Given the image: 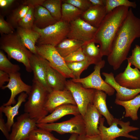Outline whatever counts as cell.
Returning <instances> with one entry per match:
<instances>
[{
    "label": "cell",
    "mask_w": 140,
    "mask_h": 140,
    "mask_svg": "<svg viewBox=\"0 0 140 140\" xmlns=\"http://www.w3.org/2000/svg\"><path fill=\"white\" fill-rule=\"evenodd\" d=\"M34 15V26L39 29L44 28L57 22L52 17L49 11L41 5L35 8Z\"/></svg>",
    "instance_id": "obj_25"
},
{
    "label": "cell",
    "mask_w": 140,
    "mask_h": 140,
    "mask_svg": "<svg viewBox=\"0 0 140 140\" xmlns=\"http://www.w3.org/2000/svg\"><path fill=\"white\" fill-rule=\"evenodd\" d=\"M0 47L9 58L22 63L28 72H32L30 59L33 53L25 46L17 32L2 35Z\"/></svg>",
    "instance_id": "obj_3"
},
{
    "label": "cell",
    "mask_w": 140,
    "mask_h": 140,
    "mask_svg": "<svg viewBox=\"0 0 140 140\" xmlns=\"http://www.w3.org/2000/svg\"><path fill=\"white\" fill-rule=\"evenodd\" d=\"M95 43L92 40L84 43L81 47L86 57L94 61L97 63L102 60L103 56L100 48L96 46Z\"/></svg>",
    "instance_id": "obj_29"
},
{
    "label": "cell",
    "mask_w": 140,
    "mask_h": 140,
    "mask_svg": "<svg viewBox=\"0 0 140 140\" xmlns=\"http://www.w3.org/2000/svg\"><path fill=\"white\" fill-rule=\"evenodd\" d=\"M104 121L105 118L101 117L99 121L98 128L101 140H113L119 137L138 139L137 137L129 134L139 129L138 128L130 126L129 121L124 122L115 118L111 125L107 127L104 125Z\"/></svg>",
    "instance_id": "obj_6"
},
{
    "label": "cell",
    "mask_w": 140,
    "mask_h": 140,
    "mask_svg": "<svg viewBox=\"0 0 140 140\" xmlns=\"http://www.w3.org/2000/svg\"><path fill=\"white\" fill-rule=\"evenodd\" d=\"M14 0H0V7L2 9H6L10 6L15 2Z\"/></svg>",
    "instance_id": "obj_45"
},
{
    "label": "cell",
    "mask_w": 140,
    "mask_h": 140,
    "mask_svg": "<svg viewBox=\"0 0 140 140\" xmlns=\"http://www.w3.org/2000/svg\"><path fill=\"white\" fill-rule=\"evenodd\" d=\"M45 0H26L22 1V4L27 5L35 8L40 5H42Z\"/></svg>",
    "instance_id": "obj_42"
},
{
    "label": "cell",
    "mask_w": 140,
    "mask_h": 140,
    "mask_svg": "<svg viewBox=\"0 0 140 140\" xmlns=\"http://www.w3.org/2000/svg\"><path fill=\"white\" fill-rule=\"evenodd\" d=\"M102 74L105 77V82L116 91V99L121 101H127L133 99L140 93V88L130 89L120 85L115 81L114 74L112 72H103Z\"/></svg>",
    "instance_id": "obj_17"
},
{
    "label": "cell",
    "mask_w": 140,
    "mask_h": 140,
    "mask_svg": "<svg viewBox=\"0 0 140 140\" xmlns=\"http://www.w3.org/2000/svg\"><path fill=\"white\" fill-rule=\"evenodd\" d=\"M107 14L105 5L92 6L83 12L80 18L91 25L97 28Z\"/></svg>",
    "instance_id": "obj_20"
},
{
    "label": "cell",
    "mask_w": 140,
    "mask_h": 140,
    "mask_svg": "<svg viewBox=\"0 0 140 140\" xmlns=\"http://www.w3.org/2000/svg\"><path fill=\"white\" fill-rule=\"evenodd\" d=\"M83 117L86 135L90 136L100 135L99 125L102 115L93 104H89L86 112Z\"/></svg>",
    "instance_id": "obj_18"
},
{
    "label": "cell",
    "mask_w": 140,
    "mask_h": 140,
    "mask_svg": "<svg viewBox=\"0 0 140 140\" xmlns=\"http://www.w3.org/2000/svg\"><path fill=\"white\" fill-rule=\"evenodd\" d=\"M70 28L67 38L83 42L93 40L97 28L91 25L80 17L69 23Z\"/></svg>",
    "instance_id": "obj_12"
},
{
    "label": "cell",
    "mask_w": 140,
    "mask_h": 140,
    "mask_svg": "<svg viewBox=\"0 0 140 140\" xmlns=\"http://www.w3.org/2000/svg\"><path fill=\"white\" fill-rule=\"evenodd\" d=\"M9 74L10 76L9 81L7 85L4 86L1 88L4 89L8 88L11 92V96L8 101L3 104V105L4 106L16 104V96L23 92H25L28 95L32 87L31 86L25 83L23 81L20 74L19 72Z\"/></svg>",
    "instance_id": "obj_13"
},
{
    "label": "cell",
    "mask_w": 140,
    "mask_h": 140,
    "mask_svg": "<svg viewBox=\"0 0 140 140\" xmlns=\"http://www.w3.org/2000/svg\"><path fill=\"white\" fill-rule=\"evenodd\" d=\"M37 121L25 113L17 118L11 129L9 140H30L31 131L37 128Z\"/></svg>",
    "instance_id": "obj_11"
},
{
    "label": "cell",
    "mask_w": 140,
    "mask_h": 140,
    "mask_svg": "<svg viewBox=\"0 0 140 140\" xmlns=\"http://www.w3.org/2000/svg\"><path fill=\"white\" fill-rule=\"evenodd\" d=\"M83 44L82 41L66 38L55 47L60 55L64 58L81 47Z\"/></svg>",
    "instance_id": "obj_27"
},
{
    "label": "cell",
    "mask_w": 140,
    "mask_h": 140,
    "mask_svg": "<svg viewBox=\"0 0 140 140\" xmlns=\"http://www.w3.org/2000/svg\"><path fill=\"white\" fill-rule=\"evenodd\" d=\"M47 60L38 54H33L30 59L33 79L43 86L50 93L53 90L47 84L46 75V64Z\"/></svg>",
    "instance_id": "obj_16"
},
{
    "label": "cell",
    "mask_w": 140,
    "mask_h": 140,
    "mask_svg": "<svg viewBox=\"0 0 140 140\" xmlns=\"http://www.w3.org/2000/svg\"><path fill=\"white\" fill-rule=\"evenodd\" d=\"M113 140H117L116 139H116H113Z\"/></svg>",
    "instance_id": "obj_48"
},
{
    "label": "cell",
    "mask_w": 140,
    "mask_h": 140,
    "mask_svg": "<svg viewBox=\"0 0 140 140\" xmlns=\"http://www.w3.org/2000/svg\"><path fill=\"white\" fill-rule=\"evenodd\" d=\"M28 95L25 92L20 94L17 98V101L13 106L11 105L4 106L2 105L0 107V111L3 113L7 118L6 124L9 132L11 130L14 122V118L18 114L19 109L23 102L26 101Z\"/></svg>",
    "instance_id": "obj_22"
},
{
    "label": "cell",
    "mask_w": 140,
    "mask_h": 140,
    "mask_svg": "<svg viewBox=\"0 0 140 140\" xmlns=\"http://www.w3.org/2000/svg\"><path fill=\"white\" fill-rule=\"evenodd\" d=\"M129 7H118L107 14L95 35L93 40L98 43L103 56L110 53L113 40L128 15Z\"/></svg>",
    "instance_id": "obj_2"
},
{
    "label": "cell",
    "mask_w": 140,
    "mask_h": 140,
    "mask_svg": "<svg viewBox=\"0 0 140 140\" xmlns=\"http://www.w3.org/2000/svg\"><path fill=\"white\" fill-rule=\"evenodd\" d=\"M127 59L128 62L131 65H133L140 71V46L136 45L132 51L131 55Z\"/></svg>",
    "instance_id": "obj_37"
},
{
    "label": "cell",
    "mask_w": 140,
    "mask_h": 140,
    "mask_svg": "<svg viewBox=\"0 0 140 140\" xmlns=\"http://www.w3.org/2000/svg\"><path fill=\"white\" fill-rule=\"evenodd\" d=\"M115 79L121 86L130 89L140 88V71L132 68L129 63L124 71L117 74Z\"/></svg>",
    "instance_id": "obj_14"
},
{
    "label": "cell",
    "mask_w": 140,
    "mask_h": 140,
    "mask_svg": "<svg viewBox=\"0 0 140 140\" xmlns=\"http://www.w3.org/2000/svg\"><path fill=\"white\" fill-rule=\"evenodd\" d=\"M62 0H45L42 6L46 8L57 21L61 20Z\"/></svg>",
    "instance_id": "obj_31"
},
{
    "label": "cell",
    "mask_w": 140,
    "mask_h": 140,
    "mask_svg": "<svg viewBox=\"0 0 140 140\" xmlns=\"http://www.w3.org/2000/svg\"><path fill=\"white\" fill-rule=\"evenodd\" d=\"M38 128L51 132L54 131L60 134H86L85 125L82 116L80 114L66 121L59 123H37Z\"/></svg>",
    "instance_id": "obj_8"
},
{
    "label": "cell",
    "mask_w": 140,
    "mask_h": 140,
    "mask_svg": "<svg viewBox=\"0 0 140 140\" xmlns=\"http://www.w3.org/2000/svg\"><path fill=\"white\" fill-rule=\"evenodd\" d=\"M66 63L75 79L80 78L82 73L87 69L90 65L96 64L94 61L87 58L81 61Z\"/></svg>",
    "instance_id": "obj_30"
},
{
    "label": "cell",
    "mask_w": 140,
    "mask_h": 140,
    "mask_svg": "<svg viewBox=\"0 0 140 140\" xmlns=\"http://www.w3.org/2000/svg\"><path fill=\"white\" fill-rule=\"evenodd\" d=\"M51 132L37 128L33 130L30 135V140H57Z\"/></svg>",
    "instance_id": "obj_35"
},
{
    "label": "cell",
    "mask_w": 140,
    "mask_h": 140,
    "mask_svg": "<svg viewBox=\"0 0 140 140\" xmlns=\"http://www.w3.org/2000/svg\"><path fill=\"white\" fill-rule=\"evenodd\" d=\"M46 75L47 84L53 91L63 90L66 88L67 78L51 67L47 60Z\"/></svg>",
    "instance_id": "obj_21"
},
{
    "label": "cell",
    "mask_w": 140,
    "mask_h": 140,
    "mask_svg": "<svg viewBox=\"0 0 140 140\" xmlns=\"http://www.w3.org/2000/svg\"><path fill=\"white\" fill-rule=\"evenodd\" d=\"M36 47L37 54L48 61L51 67L66 78H75L64 58L60 55L55 47L45 44L36 45Z\"/></svg>",
    "instance_id": "obj_7"
},
{
    "label": "cell",
    "mask_w": 140,
    "mask_h": 140,
    "mask_svg": "<svg viewBox=\"0 0 140 140\" xmlns=\"http://www.w3.org/2000/svg\"><path fill=\"white\" fill-rule=\"evenodd\" d=\"M80 114L76 105L71 104H63L57 107L51 114L45 116L37 123H54L66 115H72L75 116Z\"/></svg>",
    "instance_id": "obj_19"
},
{
    "label": "cell",
    "mask_w": 140,
    "mask_h": 140,
    "mask_svg": "<svg viewBox=\"0 0 140 140\" xmlns=\"http://www.w3.org/2000/svg\"><path fill=\"white\" fill-rule=\"evenodd\" d=\"M140 37V19L134 15L132 8L118 31L112 43L111 51L107 56L109 64L116 70L127 56L134 41Z\"/></svg>",
    "instance_id": "obj_1"
},
{
    "label": "cell",
    "mask_w": 140,
    "mask_h": 140,
    "mask_svg": "<svg viewBox=\"0 0 140 140\" xmlns=\"http://www.w3.org/2000/svg\"><path fill=\"white\" fill-rule=\"evenodd\" d=\"M78 135L76 134H72L68 140H76ZM57 140H60L57 139Z\"/></svg>",
    "instance_id": "obj_47"
},
{
    "label": "cell",
    "mask_w": 140,
    "mask_h": 140,
    "mask_svg": "<svg viewBox=\"0 0 140 140\" xmlns=\"http://www.w3.org/2000/svg\"><path fill=\"white\" fill-rule=\"evenodd\" d=\"M67 104L76 105L71 93L65 88L63 90H53L50 93L45 108L48 113H51L58 107Z\"/></svg>",
    "instance_id": "obj_15"
},
{
    "label": "cell",
    "mask_w": 140,
    "mask_h": 140,
    "mask_svg": "<svg viewBox=\"0 0 140 140\" xmlns=\"http://www.w3.org/2000/svg\"><path fill=\"white\" fill-rule=\"evenodd\" d=\"M16 29V32L25 46L33 54H37L36 44L40 37L39 34L32 29L20 27H18Z\"/></svg>",
    "instance_id": "obj_24"
},
{
    "label": "cell",
    "mask_w": 140,
    "mask_h": 140,
    "mask_svg": "<svg viewBox=\"0 0 140 140\" xmlns=\"http://www.w3.org/2000/svg\"><path fill=\"white\" fill-rule=\"evenodd\" d=\"M10 80L9 74L2 71L0 70V87L1 88L3 85L6 82H9Z\"/></svg>",
    "instance_id": "obj_43"
},
{
    "label": "cell",
    "mask_w": 140,
    "mask_h": 140,
    "mask_svg": "<svg viewBox=\"0 0 140 140\" xmlns=\"http://www.w3.org/2000/svg\"><path fill=\"white\" fill-rule=\"evenodd\" d=\"M2 113L0 111V129L6 138L9 140L10 134L3 117Z\"/></svg>",
    "instance_id": "obj_41"
},
{
    "label": "cell",
    "mask_w": 140,
    "mask_h": 140,
    "mask_svg": "<svg viewBox=\"0 0 140 140\" xmlns=\"http://www.w3.org/2000/svg\"><path fill=\"white\" fill-rule=\"evenodd\" d=\"M92 6L105 5V0H89Z\"/></svg>",
    "instance_id": "obj_46"
},
{
    "label": "cell",
    "mask_w": 140,
    "mask_h": 140,
    "mask_svg": "<svg viewBox=\"0 0 140 140\" xmlns=\"http://www.w3.org/2000/svg\"><path fill=\"white\" fill-rule=\"evenodd\" d=\"M62 3L71 4L83 12L86 11L92 6L89 0H63Z\"/></svg>",
    "instance_id": "obj_38"
},
{
    "label": "cell",
    "mask_w": 140,
    "mask_h": 140,
    "mask_svg": "<svg viewBox=\"0 0 140 140\" xmlns=\"http://www.w3.org/2000/svg\"><path fill=\"white\" fill-rule=\"evenodd\" d=\"M19 66L12 63L2 51H0V70L8 74L19 72Z\"/></svg>",
    "instance_id": "obj_33"
},
{
    "label": "cell",
    "mask_w": 140,
    "mask_h": 140,
    "mask_svg": "<svg viewBox=\"0 0 140 140\" xmlns=\"http://www.w3.org/2000/svg\"><path fill=\"white\" fill-rule=\"evenodd\" d=\"M30 6L22 4L14 10L10 16L8 22L14 28L18 27V23L28 12Z\"/></svg>",
    "instance_id": "obj_32"
},
{
    "label": "cell",
    "mask_w": 140,
    "mask_h": 140,
    "mask_svg": "<svg viewBox=\"0 0 140 140\" xmlns=\"http://www.w3.org/2000/svg\"><path fill=\"white\" fill-rule=\"evenodd\" d=\"M76 140H101L100 135L90 136L86 134L78 135Z\"/></svg>",
    "instance_id": "obj_44"
},
{
    "label": "cell",
    "mask_w": 140,
    "mask_h": 140,
    "mask_svg": "<svg viewBox=\"0 0 140 140\" xmlns=\"http://www.w3.org/2000/svg\"><path fill=\"white\" fill-rule=\"evenodd\" d=\"M105 6L107 14L118 7L125 6L135 8L137 4L135 2L128 0H105Z\"/></svg>",
    "instance_id": "obj_34"
},
{
    "label": "cell",
    "mask_w": 140,
    "mask_h": 140,
    "mask_svg": "<svg viewBox=\"0 0 140 140\" xmlns=\"http://www.w3.org/2000/svg\"><path fill=\"white\" fill-rule=\"evenodd\" d=\"M107 94L100 90H95L93 104L100 114L106 119L108 125H110L114 118L109 111L106 103Z\"/></svg>",
    "instance_id": "obj_23"
},
{
    "label": "cell",
    "mask_w": 140,
    "mask_h": 140,
    "mask_svg": "<svg viewBox=\"0 0 140 140\" xmlns=\"http://www.w3.org/2000/svg\"><path fill=\"white\" fill-rule=\"evenodd\" d=\"M115 102L125 108V117H129L133 121L138 120L137 112L140 107V95H137L133 99L127 101H121L115 99Z\"/></svg>",
    "instance_id": "obj_26"
},
{
    "label": "cell",
    "mask_w": 140,
    "mask_h": 140,
    "mask_svg": "<svg viewBox=\"0 0 140 140\" xmlns=\"http://www.w3.org/2000/svg\"><path fill=\"white\" fill-rule=\"evenodd\" d=\"M69 28V23L61 20L42 29L34 26L32 29L40 36L37 45L48 44L55 47L67 38Z\"/></svg>",
    "instance_id": "obj_5"
},
{
    "label": "cell",
    "mask_w": 140,
    "mask_h": 140,
    "mask_svg": "<svg viewBox=\"0 0 140 140\" xmlns=\"http://www.w3.org/2000/svg\"><path fill=\"white\" fill-rule=\"evenodd\" d=\"M31 86L28 100L24 104V110L31 118L36 120L37 123L48 113L45 109V106L50 93L33 79Z\"/></svg>",
    "instance_id": "obj_4"
},
{
    "label": "cell",
    "mask_w": 140,
    "mask_h": 140,
    "mask_svg": "<svg viewBox=\"0 0 140 140\" xmlns=\"http://www.w3.org/2000/svg\"><path fill=\"white\" fill-rule=\"evenodd\" d=\"M34 8L30 7L28 12L18 23V27L23 28L32 29L34 20Z\"/></svg>",
    "instance_id": "obj_36"
},
{
    "label": "cell",
    "mask_w": 140,
    "mask_h": 140,
    "mask_svg": "<svg viewBox=\"0 0 140 140\" xmlns=\"http://www.w3.org/2000/svg\"><path fill=\"white\" fill-rule=\"evenodd\" d=\"M105 63V61L102 60L95 65L94 71L88 76L71 80L81 84L86 88L101 90L108 95L112 96L114 94L115 90L102 79L100 74L101 70L104 67Z\"/></svg>",
    "instance_id": "obj_9"
},
{
    "label": "cell",
    "mask_w": 140,
    "mask_h": 140,
    "mask_svg": "<svg viewBox=\"0 0 140 140\" xmlns=\"http://www.w3.org/2000/svg\"><path fill=\"white\" fill-rule=\"evenodd\" d=\"M64 58L66 63H69L81 61L85 60L86 57L81 47Z\"/></svg>",
    "instance_id": "obj_39"
},
{
    "label": "cell",
    "mask_w": 140,
    "mask_h": 140,
    "mask_svg": "<svg viewBox=\"0 0 140 140\" xmlns=\"http://www.w3.org/2000/svg\"><path fill=\"white\" fill-rule=\"evenodd\" d=\"M14 28L9 22L6 21L3 16H0V33L2 36L14 32Z\"/></svg>",
    "instance_id": "obj_40"
},
{
    "label": "cell",
    "mask_w": 140,
    "mask_h": 140,
    "mask_svg": "<svg viewBox=\"0 0 140 140\" xmlns=\"http://www.w3.org/2000/svg\"><path fill=\"white\" fill-rule=\"evenodd\" d=\"M66 88L71 93L80 114L83 117L89 104H93L95 89L86 88L71 80H67Z\"/></svg>",
    "instance_id": "obj_10"
},
{
    "label": "cell",
    "mask_w": 140,
    "mask_h": 140,
    "mask_svg": "<svg viewBox=\"0 0 140 140\" xmlns=\"http://www.w3.org/2000/svg\"><path fill=\"white\" fill-rule=\"evenodd\" d=\"M83 13L81 11L71 4L62 3L61 20L69 23L80 17Z\"/></svg>",
    "instance_id": "obj_28"
}]
</instances>
